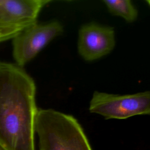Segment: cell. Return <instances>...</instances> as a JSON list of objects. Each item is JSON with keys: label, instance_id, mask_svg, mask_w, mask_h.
Here are the masks:
<instances>
[{"label": "cell", "instance_id": "6da1fadb", "mask_svg": "<svg viewBox=\"0 0 150 150\" xmlns=\"http://www.w3.org/2000/svg\"><path fill=\"white\" fill-rule=\"evenodd\" d=\"M36 87L16 63L0 62V149L35 150Z\"/></svg>", "mask_w": 150, "mask_h": 150}, {"label": "cell", "instance_id": "277c9868", "mask_svg": "<svg viewBox=\"0 0 150 150\" xmlns=\"http://www.w3.org/2000/svg\"><path fill=\"white\" fill-rule=\"evenodd\" d=\"M49 0H0V42L14 38L37 22Z\"/></svg>", "mask_w": 150, "mask_h": 150}, {"label": "cell", "instance_id": "8992f818", "mask_svg": "<svg viewBox=\"0 0 150 150\" xmlns=\"http://www.w3.org/2000/svg\"><path fill=\"white\" fill-rule=\"evenodd\" d=\"M115 45L112 27L90 22L83 25L79 30L78 52L86 61L92 62L108 54Z\"/></svg>", "mask_w": 150, "mask_h": 150}, {"label": "cell", "instance_id": "3957f363", "mask_svg": "<svg viewBox=\"0 0 150 150\" xmlns=\"http://www.w3.org/2000/svg\"><path fill=\"white\" fill-rule=\"evenodd\" d=\"M89 111L105 119H126L137 115H150V91L119 95L95 91Z\"/></svg>", "mask_w": 150, "mask_h": 150}, {"label": "cell", "instance_id": "5b68a950", "mask_svg": "<svg viewBox=\"0 0 150 150\" xmlns=\"http://www.w3.org/2000/svg\"><path fill=\"white\" fill-rule=\"evenodd\" d=\"M63 32L62 25L57 21L37 22L25 28L13 38L12 53L16 64L21 67L25 65Z\"/></svg>", "mask_w": 150, "mask_h": 150}, {"label": "cell", "instance_id": "7a4b0ae2", "mask_svg": "<svg viewBox=\"0 0 150 150\" xmlns=\"http://www.w3.org/2000/svg\"><path fill=\"white\" fill-rule=\"evenodd\" d=\"M35 133L39 150H92L78 121L53 109L38 110Z\"/></svg>", "mask_w": 150, "mask_h": 150}, {"label": "cell", "instance_id": "52a82bcc", "mask_svg": "<svg viewBox=\"0 0 150 150\" xmlns=\"http://www.w3.org/2000/svg\"><path fill=\"white\" fill-rule=\"evenodd\" d=\"M103 2L112 15L121 17L128 23L137 19V9L130 0H107Z\"/></svg>", "mask_w": 150, "mask_h": 150}, {"label": "cell", "instance_id": "9c48e42d", "mask_svg": "<svg viewBox=\"0 0 150 150\" xmlns=\"http://www.w3.org/2000/svg\"><path fill=\"white\" fill-rule=\"evenodd\" d=\"M0 150H2V149H0Z\"/></svg>", "mask_w": 150, "mask_h": 150}, {"label": "cell", "instance_id": "ba28073f", "mask_svg": "<svg viewBox=\"0 0 150 150\" xmlns=\"http://www.w3.org/2000/svg\"><path fill=\"white\" fill-rule=\"evenodd\" d=\"M146 2H147V3L149 4V5L150 6V0H147V1H146Z\"/></svg>", "mask_w": 150, "mask_h": 150}]
</instances>
